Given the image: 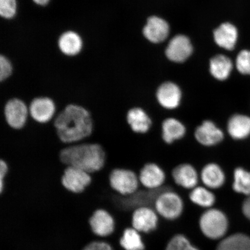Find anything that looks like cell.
<instances>
[{"label":"cell","mask_w":250,"mask_h":250,"mask_svg":"<svg viewBox=\"0 0 250 250\" xmlns=\"http://www.w3.org/2000/svg\"><path fill=\"white\" fill-rule=\"evenodd\" d=\"M109 179L112 188L123 196L133 194L141 187L138 173L129 168H115L111 172Z\"/></svg>","instance_id":"5"},{"label":"cell","mask_w":250,"mask_h":250,"mask_svg":"<svg viewBox=\"0 0 250 250\" xmlns=\"http://www.w3.org/2000/svg\"><path fill=\"white\" fill-rule=\"evenodd\" d=\"M169 34V26L163 19L150 17L143 29L146 38L153 43L164 42Z\"/></svg>","instance_id":"20"},{"label":"cell","mask_w":250,"mask_h":250,"mask_svg":"<svg viewBox=\"0 0 250 250\" xmlns=\"http://www.w3.org/2000/svg\"><path fill=\"white\" fill-rule=\"evenodd\" d=\"M193 48L187 37L178 35L168 43L166 55L170 61L176 62H185L191 55Z\"/></svg>","instance_id":"17"},{"label":"cell","mask_w":250,"mask_h":250,"mask_svg":"<svg viewBox=\"0 0 250 250\" xmlns=\"http://www.w3.org/2000/svg\"><path fill=\"white\" fill-rule=\"evenodd\" d=\"M232 189L240 194L250 195V171L242 167L235 168L233 174Z\"/></svg>","instance_id":"26"},{"label":"cell","mask_w":250,"mask_h":250,"mask_svg":"<svg viewBox=\"0 0 250 250\" xmlns=\"http://www.w3.org/2000/svg\"><path fill=\"white\" fill-rule=\"evenodd\" d=\"M199 174L202 185L212 190L220 189L226 184V172L217 162H210L203 165Z\"/></svg>","instance_id":"12"},{"label":"cell","mask_w":250,"mask_h":250,"mask_svg":"<svg viewBox=\"0 0 250 250\" xmlns=\"http://www.w3.org/2000/svg\"><path fill=\"white\" fill-rule=\"evenodd\" d=\"M236 67L240 73L250 75V51L243 50L237 56Z\"/></svg>","instance_id":"30"},{"label":"cell","mask_w":250,"mask_h":250,"mask_svg":"<svg viewBox=\"0 0 250 250\" xmlns=\"http://www.w3.org/2000/svg\"><path fill=\"white\" fill-rule=\"evenodd\" d=\"M153 205L159 216L168 221L179 218L185 207L184 200L179 193L167 188L158 192Z\"/></svg>","instance_id":"3"},{"label":"cell","mask_w":250,"mask_h":250,"mask_svg":"<svg viewBox=\"0 0 250 250\" xmlns=\"http://www.w3.org/2000/svg\"><path fill=\"white\" fill-rule=\"evenodd\" d=\"M59 138L62 143L70 145L81 142L92 134L91 115L82 106L71 104L56 113L52 120Z\"/></svg>","instance_id":"1"},{"label":"cell","mask_w":250,"mask_h":250,"mask_svg":"<svg viewBox=\"0 0 250 250\" xmlns=\"http://www.w3.org/2000/svg\"><path fill=\"white\" fill-rule=\"evenodd\" d=\"M18 12L17 0H0V15L5 20L14 19Z\"/></svg>","instance_id":"29"},{"label":"cell","mask_w":250,"mask_h":250,"mask_svg":"<svg viewBox=\"0 0 250 250\" xmlns=\"http://www.w3.org/2000/svg\"><path fill=\"white\" fill-rule=\"evenodd\" d=\"M200 229L208 239L219 240L224 238L228 230V220L225 212L220 209L212 208L203 212L199 218Z\"/></svg>","instance_id":"4"},{"label":"cell","mask_w":250,"mask_h":250,"mask_svg":"<svg viewBox=\"0 0 250 250\" xmlns=\"http://www.w3.org/2000/svg\"><path fill=\"white\" fill-rule=\"evenodd\" d=\"M91 182V175L73 167L65 168L62 179V186L65 188L75 193L83 192Z\"/></svg>","instance_id":"13"},{"label":"cell","mask_w":250,"mask_h":250,"mask_svg":"<svg viewBox=\"0 0 250 250\" xmlns=\"http://www.w3.org/2000/svg\"><path fill=\"white\" fill-rule=\"evenodd\" d=\"M4 116L9 126L22 129L29 117V106L20 99H9L5 105Z\"/></svg>","instance_id":"8"},{"label":"cell","mask_w":250,"mask_h":250,"mask_svg":"<svg viewBox=\"0 0 250 250\" xmlns=\"http://www.w3.org/2000/svg\"><path fill=\"white\" fill-rule=\"evenodd\" d=\"M58 46L62 54L73 57L79 55L83 51V41L79 33L73 30L62 33L59 37Z\"/></svg>","instance_id":"18"},{"label":"cell","mask_w":250,"mask_h":250,"mask_svg":"<svg viewBox=\"0 0 250 250\" xmlns=\"http://www.w3.org/2000/svg\"><path fill=\"white\" fill-rule=\"evenodd\" d=\"M188 198L193 205L206 210L214 208L217 201L214 190L203 185H199L189 190Z\"/></svg>","instance_id":"23"},{"label":"cell","mask_w":250,"mask_h":250,"mask_svg":"<svg viewBox=\"0 0 250 250\" xmlns=\"http://www.w3.org/2000/svg\"><path fill=\"white\" fill-rule=\"evenodd\" d=\"M29 115L33 120L40 124L49 123L55 117L56 112L55 103L47 96L34 98L29 105Z\"/></svg>","instance_id":"11"},{"label":"cell","mask_w":250,"mask_h":250,"mask_svg":"<svg viewBox=\"0 0 250 250\" xmlns=\"http://www.w3.org/2000/svg\"><path fill=\"white\" fill-rule=\"evenodd\" d=\"M159 215L150 206H141L133 211L132 224L140 233H149L158 227Z\"/></svg>","instance_id":"10"},{"label":"cell","mask_w":250,"mask_h":250,"mask_svg":"<svg viewBox=\"0 0 250 250\" xmlns=\"http://www.w3.org/2000/svg\"><path fill=\"white\" fill-rule=\"evenodd\" d=\"M140 233L134 228L124 231L120 240L121 245L125 250H145V245Z\"/></svg>","instance_id":"27"},{"label":"cell","mask_w":250,"mask_h":250,"mask_svg":"<svg viewBox=\"0 0 250 250\" xmlns=\"http://www.w3.org/2000/svg\"><path fill=\"white\" fill-rule=\"evenodd\" d=\"M193 137L203 147L212 148L224 142L226 134L215 122L206 119L195 127Z\"/></svg>","instance_id":"6"},{"label":"cell","mask_w":250,"mask_h":250,"mask_svg":"<svg viewBox=\"0 0 250 250\" xmlns=\"http://www.w3.org/2000/svg\"><path fill=\"white\" fill-rule=\"evenodd\" d=\"M37 5L41 6V7H45V6L48 5L51 0H32Z\"/></svg>","instance_id":"35"},{"label":"cell","mask_w":250,"mask_h":250,"mask_svg":"<svg viewBox=\"0 0 250 250\" xmlns=\"http://www.w3.org/2000/svg\"><path fill=\"white\" fill-rule=\"evenodd\" d=\"M60 156L62 163L67 167H77L90 174L101 170L105 161L102 146L83 142L65 144Z\"/></svg>","instance_id":"2"},{"label":"cell","mask_w":250,"mask_h":250,"mask_svg":"<svg viewBox=\"0 0 250 250\" xmlns=\"http://www.w3.org/2000/svg\"><path fill=\"white\" fill-rule=\"evenodd\" d=\"M172 180L181 188L190 190L199 185L200 174L194 165L188 162L177 165L171 172Z\"/></svg>","instance_id":"9"},{"label":"cell","mask_w":250,"mask_h":250,"mask_svg":"<svg viewBox=\"0 0 250 250\" xmlns=\"http://www.w3.org/2000/svg\"><path fill=\"white\" fill-rule=\"evenodd\" d=\"M161 131L162 141L166 145H172L186 136L187 127L180 119L169 117L162 121Z\"/></svg>","instance_id":"16"},{"label":"cell","mask_w":250,"mask_h":250,"mask_svg":"<svg viewBox=\"0 0 250 250\" xmlns=\"http://www.w3.org/2000/svg\"><path fill=\"white\" fill-rule=\"evenodd\" d=\"M232 68V62L226 56L217 55L211 59L210 73L212 76L218 80H226L230 76Z\"/></svg>","instance_id":"24"},{"label":"cell","mask_w":250,"mask_h":250,"mask_svg":"<svg viewBox=\"0 0 250 250\" xmlns=\"http://www.w3.org/2000/svg\"><path fill=\"white\" fill-rule=\"evenodd\" d=\"M214 38L219 46L228 51H232L235 47L238 32L232 24L224 23L214 31Z\"/></svg>","instance_id":"22"},{"label":"cell","mask_w":250,"mask_h":250,"mask_svg":"<svg viewBox=\"0 0 250 250\" xmlns=\"http://www.w3.org/2000/svg\"><path fill=\"white\" fill-rule=\"evenodd\" d=\"M83 250H113L108 244L103 242H93L87 246Z\"/></svg>","instance_id":"32"},{"label":"cell","mask_w":250,"mask_h":250,"mask_svg":"<svg viewBox=\"0 0 250 250\" xmlns=\"http://www.w3.org/2000/svg\"><path fill=\"white\" fill-rule=\"evenodd\" d=\"M9 168L7 163L4 161L0 159V187L2 186L8 173Z\"/></svg>","instance_id":"33"},{"label":"cell","mask_w":250,"mask_h":250,"mask_svg":"<svg viewBox=\"0 0 250 250\" xmlns=\"http://www.w3.org/2000/svg\"><path fill=\"white\" fill-rule=\"evenodd\" d=\"M141 187L151 191H159L164 188L167 181V173L164 168L155 162L143 165L138 172Z\"/></svg>","instance_id":"7"},{"label":"cell","mask_w":250,"mask_h":250,"mask_svg":"<svg viewBox=\"0 0 250 250\" xmlns=\"http://www.w3.org/2000/svg\"><path fill=\"white\" fill-rule=\"evenodd\" d=\"M216 250H250V238L242 233L232 234L222 239Z\"/></svg>","instance_id":"25"},{"label":"cell","mask_w":250,"mask_h":250,"mask_svg":"<svg viewBox=\"0 0 250 250\" xmlns=\"http://www.w3.org/2000/svg\"><path fill=\"white\" fill-rule=\"evenodd\" d=\"M242 211L245 216L250 220V195L247 197L242 205Z\"/></svg>","instance_id":"34"},{"label":"cell","mask_w":250,"mask_h":250,"mask_svg":"<svg viewBox=\"0 0 250 250\" xmlns=\"http://www.w3.org/2000/svg\"><path fill=\"white\" fill-rule=\"evenodd\" d=\"M182 98V92L179 86L171 82L162 83L156 93L159 105L168 111H173L179 108Z\"/></svg>","instance_id":"14"},{"label":"cell","mask_w":250,"mask_h":250,"mask_svg":"<svg viewBox=\"0 0 250 250\" xmlns=\"http://www.w3.org/2000/svg\"><path fill=\"white\" fill-rule=\"evenodd\" d=\"M227 131L232 139L243 140L250 135V117L242 114H235L228 119Z\"/></svg>","instance_id":"19"},{"label":"cell","mask_w":250,"mask_h":250,"mask_svg":"<svg viewBox=\"0 0 250 250\" xmlns=\"http://www.w3.org/2000/svg\"><path fill=\"white\" fill-rule=\"evenodd\" d=\"M126 123L136 135H144L152 129L153 121L145 109L139 106L131 107L126 112Z\"/></svg>","instance_id":"15"},{"label":"cell","mask_w":250,"mask_h":250,"mask_svg":"<svg viewBox=\"0 0 250 250\" xmlns=\"http://www.w3.org/2000/svg\"><path fill=\"white\" fill-rule=\"evenodd\" d=\"M89 224L94 233L101 236L109 235L114 229L113 217L104 209H98L94 212L90 217Z\"/></svg>","instance_id":"21"},{"label":"cell","mask_w":250,"mask_h":250,"mask_svg":"<svg viewBox=\"0 0 250 250\" xmlns=\"http://www.w3.org/2000/svg\"><path fill=\"white\" fill-rule=\"evenodd\" d=\"M13 71V65L10 60L4 55L0 57V81L4 82L8 80Z\"/></svg>","instance_id":"31"},{"label":"cell","mask_w":250,"mask_h":250,"mask_svg":"<svg viewBox=\"0 0 250 250\" xmlns=\"http://www.w3.org/2000/svg\"><path fill=\"white\" fill-rule=\"evenodd\" d=\"M165 250H199L183 234L175 235L168 242Z\"/></svg>","instance_id":"28"}]
</instances>
